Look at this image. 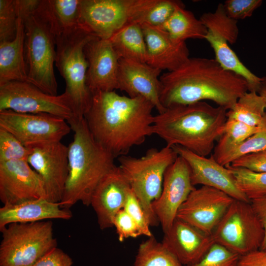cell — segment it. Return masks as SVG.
<instances>
[{"label": "cell", "instance_id": "obj_1", "mask_svg": "<svg viewBox=\"0 0 266 266\" xmlns=\"http://www.w3.org/2000/svg\"><path fill=\"white\" fill-rule=\"evenodd\" d=\"M154 108L141 97L99 91L93 94L84 117L95 139L116 158L127 155L133 147L154 134Z\"/></svg>", "mask_w": 266, "mask_h": 266}, {"label": "cell", "instance_id": "obj_45", "mask_svg": "<svg viewBox=\"0 0 266 266\" xmlns=\"http://www.w3.org/2000/svg\"><path fill=\"white\" fill-rule=\"evenodd\" d=\"M257 93L263 99L266 111V77H264Z\"/></svg>", "mask_w": 266, "mask_h": 266}, {"label": "cell", "instance_id": "obj_7", "mask_svg": "<svg viewBox=\"0 0 266 266\" xmlns=\"http://www.w3.org/2000/svg\"><path fill=\"white\" fill-rule=\"evenodd\" d=\"M94 37L80 27L56 37L55 64L66 82L65 92L72 104L73 118L84 117L91 106L93 95L87 85L88 64L84 48Z\"/></svg>", "mask_w": 266, "mask_h": 266}, {"label": "cell", "instance_id": "obj_31", "mask_svg": "<svg viewBox=\"0 0 266 266\" xmlns=\"http://www.w3.org/2000/svg\"><path fill=\"white\" fill-rule=\"evenodd\" d=\"M57 35L79 28L81 0H47Z\"/></svg>", "mask_w": 266, "mask_h": 266}, {"label": "cell", "instance_id": "obj_28", "mask_svg": "<svg viewBox=\"0 0 266 266\" xmlns=\"http://www.w3.org/2000/svg\"><path fill=\"white\" fill-rule=\"evenodd\" d=\"M266 111L261 97L255 92L248 91L227 111V118L241 121L252 126H259Z\"/></svg>", "mask_w": 266, "mask_h": 266}, {"label": "cell", "instance_id": "obj_29", "mask_svg": "<svg viewBox=\"0 0 266 266\" xmlns=\"http://www.w3.org/2000/svg\"><path fill=\"white\" fill-rule=\"evenodd\" d=\"M133 266H183L152 235L139 244Z\"/></svg>", "mask_w": 266, "mask_h": 266}, {"label": "cell", "instance_id": "obj_2", "mask_svg": "<svg viewBox=\"0 0 266 266\" xmlns=\"http://www.w3.org/2000/svg\"><path fill=\"white\" fill-rule=\"evenodd\" d=\"M160 100L166 108L211 100L226 110L249 91L246 80L224 69L214 59L190 58L178 69L160 76Z\"/></svg>", "mask_w": 266, "mask_h": 266}, {"label": "cell", "instance_id": "obj_22", "mask_svg": "<svg viewBox=\"0 0 266 266\" xmlns=\"http://www.w3.org/2000/svg\"><path fill=\"white\" fill-rule=\"evenodd\" d=\"M130 190L127 180L117 166L100 182L92 195L90 205L101 230L113 227L114 217L123 209Z\"/></svg>", "mask_w": 266, "mask_h": 266}, {"label": "cell", "instance_id": "obj_21", "mask_svg": "<svg viewBox=\"0 0 266 266\" xmlns=\"http://www.w3.org/2000/svg\"><path fill=\"white\" fill-rule=\"evenodd\" d=\"M164 233L162 243L185 266L200 261L215 243L211 234L177 218Z\"/></svg>", "mask_w": 266, "mask_h": 266}, {"label": "cell", "instance_id": "obj_32", "mask_svg": "<svg viewBox=\"0 0 266 266\" xmlns=\"http://www.w3.org/2000/svg\"><path fill=\"white\" fill-rule=\"evenodd\" d=\"M228 168L235 179L239 189L250 200L266 195V172H257L242 167Z\"/></svg>", "mask_w": 266, "mask_h": 266}, {"label": "cell", "instance_id": "obj_15", "mask_svg": "<svg viewBox=\"0 0 266 266\" xmlns=\"http://www.w3.org/2000/svg\"><path fill=\"white\" fill-rule=\"evenodd\" d=\"M234 200L220 190L201 186L190 194L176 218L212 235Z\"/></svg>", "mask_w": 266, "mask_h": 266}, {"label": "cell", "instance_id": "obj_35", "mask_svg": "<svg viewBox=\"0 0 266 266\" xmlns=\"http://www.w3.org/2000/svg\"><path fill=\"white\" fill-rule=\"evenodd\" d=\"M184 3L177 0H157L141 17L138 24L159 27L165 23L176 8Z\"/></svg>", "mask_w": 266, "mask_h": 266}, {"label": "cell", "instance_id": "obj_6", "mask_svg": "<svg viewBox=\"0 0 266 266\" xmlns=\"http://www.w3.org/2000/svg\"><path fill=\"white\" fill-rule=\"evenodd\" d=\"M178 156L173 148L166 145L160 150L151 148L140 158L127 155L118 158V166L139 200L151 226L160 224L152 202L161 193L166 171Z\"/></svg>", "mask_w": 266, "mask_h": 266}, {"label": "cell", "instance_id": "obj_14", "mask_svg": "<svg viewBox=\"0 0 266 266\" xmlns=\"http://www.w3.org/2000/svg\"><path fill=\"white\" fill-rule=\"evenodd\" d=\"M0 128L14 135L26 147L50 141H61L71 128L61 117L47 113H24L0 111Z\"/></svg>", "mask_w": 266, "mask_h": 266}, {"label": "cell", "instance_id": "obj_41", "mask_svg": "<svg viewBox=\"0 0 266 266\" xmlns=\"http://www.w3.org/2000/svg\"><path fill=\"white\" fill-rule=\"evenodd\" d=\"M230 165L254 171L266 172V150L245 156Z\"/></svg>", "mask_w": 266, "mask_h": 266}, {"label": "cell", "instance_id": "obj_16", "mask_svg": "<svg viewBox=\"0 0 266 266\" xmlns=\"http://www.w3.org/2000/svg\"><path fill=\"white\" fill-rule=\"evenodd\" d=\"M195 188L188 164L178 156L166 171L161 193L152 205L164 233L170 228L179 208Z\"/></svg>", "mask_w": 266, "mask_h": 266}, {"label": "cell", "instance_id": "obj_18", "mask_svg": "<svg viewBox=\"0 0 266 266\" xmlns=\"http://www.w3.org/2000/svg\"><path fill=\"white\" fill-rule=\"evenodd\" d=\"M84 52L88 64L87 85L92 95L118 89L120 58L110 40L94 37L86 45Z\"/></svg>", "mask_w": 266, "mask_h": 266}, {"label": "cell", "instance_id": "obj_42", "mask_svg": "<svg viewBox=\"0 0 266 266\" xmlns=\"http://www.w3.org/2000/svg\"><path fill=\"white\" fill-rule=\"evenodd\" d=\"M72 258L57 247L41 258L33 266H72Z\"/></svg>", "mask_w": 266, "mask_h": 266}, {"label": "cell", "instance_id": "obj_39", "mask_svg": "<svg viewBox=\"0 0 266 266\" xmlns=\"http://www.w3.org/2000/svg\"><path fill=\"white\" fill-rule=\"evenodd\" d=\"M262 2L261 0H227L223 4L228 16L238 21L251 17Z\"/></svg>", "mask_w": 266, "mask_h": 266}, {"label": "cell", "instance_id": "obj_13", "mask_svg": "<svg viewBox=\"0 0 266 266\" xmlns=\"http://www.w3.org/2000/svg\"><path fill=\"white\" fill-rule=\"evenodd\" d=\"M27 162L44 183L46 199L60 202L68 174V147L61 141L43 142L26 146Z\"/></svg>", "mask_w": 266, "mask_h": 266}, {"label": "cell", "instance_id": "obj_24", "mask_svg": "<svg viewBox=\"0 0 266 266\" xmlns=\"http://www.w3.org/2000/svg\"><path fill=\"white\" fill-rule=\"evenodd\" d=\"M72 214L62 208L60 202H54L44 198L29 200L13 205H3L0 208V231L8 225L33 223L52 219L69 220Z\"/></svg>", "mask_w": 266, "mask_h": 266}, {"label": "cell", "instance_id": "obj_33", "mask_svg": "<svg viewBox=\"0 0 266 266\" xmlns=\"http://www.w3.org/2000/svg\"><path fill=\"white\" fill-rule=\"evenodd\" d=\"M261 128V124L252 126L241 121L227 119L223 133L214 148V152L221 151L242 142L258 132Z\"/></svg>", "mask_w": 266, "mask_h": 266}, {"label": "cell", "instance_id": "obj_27", "mask_svg": "<svg viewBox=\"0 0 266 266\" xmlns=\"http://www.w3.org/2000/svg\"><path fill=\"white\" fill-rule=\"evenodd\" d=\"M157 27L179 42H185L188 39H205L207 32L200 19L186 9L184 4L178 6L168 19Z\"/></svg>", "mask_w": 266, "mask_h": 266}, {"label": "cell", "instance_id": "obj_30", "mask_svg": "<svg viewBox=\"0 0 266 266\" xmlns=\"http://www.w3.org/2000/svg\"><path fill=\"white\" fill-rule=\"evenodd\" d=\"M266 150V115L261 129L242 142L212 154L220 165L226 166L245 156Z\"/></svg>", "mask_w": 266, "mask_h": 266}, {"label": "cell", "instance_id": "obj_25", "mask_svg": "<svg viewBox=\"0 0 266 266\" xmlns=\"http://www.w3.org/2000/svg\"><path fill=\"white\" fill-rule=\"evenodd\" d=\"M24 20L19 17L14 39L0 42V85L13 81L28 82L24 56Z\"/></svg>", "mask_w": 266, "mask_h": 266}, {"label": "cell", "instance_id": "obj_44", "mask_svg": "<svg viewBox=\"0 0 266 266\" xmlns=\"http://www.w3.org/2000/svg\"><path fill=\"white\" fill-rule=\"evenodd\" d=\"M250 202L265 231V238L260 249L266 251V195L251 200Z\"/></svg>", "mask_w": 266, "mask_h": 266}, {"label": "cell", "instance_id": "obj_8", "mask_svg": "<svg viewBox=\"0 0 266 266\" xmlns=\"http://www.w3.org/2000/svg\"><path fill=\"white\" fill-rule=\"evenodd\" d=\"M0 232V266H33L57 247L50 220L11 223Z\"/></svg>", "mask_w": 266, "mask_h": 266}, {"label": "cell", "instance_id": "obj_11", "mask_svg": "<svg viewBox=\"0 0 266 266\" xmlns=\"http://www.w3.org/2000/svg\"><path fill=\"white\" fill-rule=\"evenodd\" d=\"M212 236L215 243L241 256L260 249L265 231L250 202L234 200Z\"/></svg>", "mask_w": 266, "mask_h": 266}, {"label": "cell", "instance_id": "obj_23", "mask_svg": "<svg viewBox=\"0 0 266 266\" xmlns=\"http://www.w3.org/2000/svg\"><path fill=\"white\" fill-rule=\"evenodd\" d=\"M147 46L146 63L161 70H175L190 58L186 42L173 39L168 34L157 27L140 25Z\"/></svg>", "mask_w": 266, "mask_h": 266}, {"label": "cell", "instance_id": "obj_3", "mask_svg": "<svg viewBox=\"0 0 266 266\" xmlns=\"http://www.w3.org/2000/svg\"><path fill=\"white\" fill-rule=\"evenodd\" d=\"M227 111L205 101L171 106L154 116V134L167 146H180L207 157L223 133Z\"/></svg>", "mask_w": 266, "mask_h": 266}, {"label": "cell", "instance_id": "obj_9", "mask_svg": "<svg viewBox=\"0 0 266 266\" xmlns=\"http://www.w3.org/2000/svg\"><path fill=\"white\" fill-rule=\"evenodd\" d=\"M157 0H81L79 27L89 34L109 39L126 25L138 22Z\"/></svg>", "mask_w": 266, "mask_h": 266}, {"label": "cell", "instance_id": "obj_26", "mask_svg": "<svg viewBox=\"0 0 266 266\" xmlns=\"http://www.w3.org/2000/svg\"><path fill=\"white\" fill-rule=\"evenodd\" d=\"M109 40L120 59L146 63L147 46L140 24L133 23L126 25Z\"/></svg>", "mask_w": 266, "mask_h": 266}, {"label": "cell", "instance_id": "obj_4", "mask_svg": "<svg viewBox=\"0 0 266 266\" xmlns=\"http://www.w3.org/2000/svg\"><path fill=\"white\" fill-rule=\"evenodd\" d=\"M67 122L74 135L67 146L68 174L60 203L69 209L78 201L90 205L96 188L116 166L114 156L93 136L84 117L72 118Z\"/></svg>", "mask_w": 266, "mask_h": 266}, {"label": "cell", "instance_id": "obj_10", "mask_svg": "<svg viewBox=\"0 0 266 266\" xmlns=\"http://www.w3.org/2000/svg\"><path fill=\"white\" fill-rule=\"evenodd\" d=\"M200 19L207 29L205 39L214 51V59L225 70L243 78L249 91L257 93L264 77H260L250 71L230 46L238 39L237 21L228 16L222 3L214 12L204 13Z\"/></svg>", "mask_w": 266, "mask_h": 266}, {"label": "cell", "instance_id": "obj_36", "mask_svg": "<svg viewBox=\"0 0 266 266\" xmlns=\"http://www.w3.org/2000/svg\"><path fill=\"white\" fill-rule=\"evenodd\" d=\"M18 18L16 0H0V42L14 39Z\"/></svg>", "mask_w": 266, "mask_h": 266}, {"label": "cell", "instance_id": "obj_38", "mask_svg": "<svg viewBox=\"0 0 266 266\" xmlns=\"http://www.w3.org/2000/svg\"><path fill=\"white\" fill-rule=\"evenodd\" d=\"M123 209L131 216L138 226L142 235H153L150 224L139 200L132 191L129 192Z\"/></svg>", "mask_w": 266, "mask_h": 266}, {"label": "cell", "instance_id": "obj_43", "mask_svg": "<svg viewBox=\"0 0 266 266\" xmlns=\"http://www.w3.org/2000/svg\"><path fill=\"white\" fill-rule=\"evenodd\" d=\"M237 266H266V251L258 249L240 256Z\"/></svg>", "mask_w": 266, "mask_h": 266}, {"label": "cell", "instance_id": "obj_34", "mask_svg": "<svg viewBox=\"0 0 266 266\" xmlns=\"http://www.w3.org/2000/svg\"><path fill=\"white\" fill-rule=\"evenodd\" d=\"M29 150L14 135L0 128V163L11 161H27Z\"/></svg>", "mask_w": 266, "mask_h": 266}, {"label": "cell", "instance_id": "obj_20", "mask_svg": "<svg viewBox=\"0 0 266 266\" xmlns=\"http://www.w3.org/2000/svg\"><path fill=\"white\" fill-rule=\"evenodd\" d=\"M161 71L145 63L120 59L118 89L125 92L130 97H141L147 100L158 113H161L166 109L160 100Z\"/></svg>", "mask_w": 266, "mask_h": 266}, {"label": "cell", "instance_id": "obj_5", "mask_svg": "<svg viewBox=\"0 0 266 266\" xmlns=\"http://www.w3.org/2000/svg\"><path fill=\"white\" fill-rule=\"evenodd\" d=\"M24 56L28 82L46 93L57 95L54 65L57 33L47 0L24 19Z\"/></svg>", "mask_w": 266, "mask_h": 266}, {"label": "cell", "instance_id": "obj_17", "mask_svg": "<svg viewBox=\"0 0 266 266\" xmlns=\"http://www.w3.org/2000/svg\"><path fill=\"white\" fill-rule=\"evenodd\" d=\"M46 198L44 183L27 161L0 163V200L3 205Z\"/></svg>", "mask_w": 266, "mask_h": 266}, {"label": "cell", "instance_id": "obj_37", "mask_svg": "<svg viewBox=\"0 0 266 266\" xmlns=\"http://www.w3.org/2000/svg\"><path fill=\"white\" fill-rule=\"evenodd\" d=\"M239 256L214 243L200 261L188 266H237Z\"/></svg>", "mask_w": 266, "mask_h": 266}, {"label": "cell", "instance_id": "obj_19", "mask_svg": "<svg viewBox=\"0 0 266 266\" xmlns=\"http://www.w3.org/2000/svg\"><path fill=\"white\" fill-rule=\"evenodd\" d=\"M187 163L192 184L210 187L220 190L236 200L250 202L238 188L234 176L227 167L218 163L213 155L208 158L196 154L180 146L172 147Z\"/></svg>", "mask_w": 266, "mask_h": 266}, {"label": "cell", "instance_id": "obj_40", "mask_svg": "<svg viewBox=\"0 0 266 266\" xmlns=\"http://www.w3.org/2000/svg\"><path fill=\"white\" fill-rule=\"evenodd\" d=\"M113 227L116 229L120 242L128 238H136L142 235L135 221L124 209L120 210L115 216Z\"/></svg>", "mask_w": 266, "mask_h": 266}, {"label": "cell", "instance_id": "obj_12", "mask_svg": "<svg viewBox=\"0 0 266 266\" xmlns=\"http://www.w3.org/2000/svg\"><path fill=\"white\" fill-rule=\"evenodd\" d=\"M3 110L47 113L66 121L74 116L69 97L66 92L52 95L25 81H13L0 85V111Z\"/></svg>", "mask_w": 266, "mask_h": 266}]
</instances>
